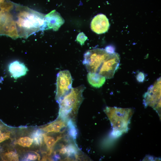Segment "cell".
<instances>
[{"label":"cell","mask_w":161,"mask_h":161,"mask_svg":"<svg viewBox=\"0 0 161 161\" xmlns=\"http://www.w3.org/2000/svg\"><path fill=\"white\" fill-rule=\"evenodd\" d=\"M16 20L20 37L27 38L40 31L47 30L45 15L26 7L18 6Z\"/></svg>","instance_id":"1"},{"label":"cell","mask_w":161,"mask_h":161,"mask_svg":"<svg viewBox=\"0 0 161 161\" xmlns=\"http://www.w3.org/2000/svg\"><path fill=\"white\" fill-rule=\"evenodd\" d=\"M104 112L112 126V134L113 137H118L128 131V125L133 113V109L107 107Z\"/></svg>","instance_id":"2"},{"label":"cell","mask_w":161,"mask_h":161,"mask_svg":"<svg viewBox=\"0 0 161 161\" xmlns=\"http://www.w3.org/2000/svg\"><path fill=\"white\" fill-rule=\"evenodd\" d=\"M85 88L83 85L72 88L69 92L58 101L61 116L76 112L83 100L82 93Z\"/></svg>","instance_id":"3"},{"label":"cell","mask_w":161,"mask_h":161,"mask_svg":"<svg viewBox=\"0 0 161 161\" xmlns=\"http://www.w3.org/2000/svg\"><path fill=\"white\" fill-rule=\"evenodd\" d=\"M111 53L103 49L88 50L84 55L83 64L88 72L98 73L104 62Z\"/></svg>","instance_id":"4"},{"label":"cell","mask_w":161,"mask_h":161,"mask_svg":"<svg viewBox=\"0 0 161 161\" xmlns=\"http://www.w3.org/2000/svg\"><path fill=\"white\" fill-rule=\"evenodd\" d=\"M143 104L145 107H152L159 114L161 108V78L149 87L143 96Z\"/></svg>","instance_id":"5"},{"label":"cell","mask_w":161,"mask_h":161,"mask_svg":"<svg viewBox=\"0 0 161 161\" xmlns=\"http://www.w3.org/2000/svg\"><path fill=\"white\" fill-rule=\"evenodd\" d=\"M72 78L69 71H61L58 73L56 95L58 101L70 92L72 88Z\"/></svg>","instance_id":"6"},{"label":"cell","mask_w":161,"mask_h":161,"mask_svg":"<svg viewBox=\"0 0 161 161\" xmlns=\"http://www.w3.org/2000/svg\"><path fill=\"white\" fill-rule=\"evenodd\" d=\"M120 60L117 53L115 52L111 53L103 64L98 73L106 79L112 78L119 66Z\"/></svg>","instance_id":"7"},{"label":"cell","mask_w":161,"mask_h":161,"mask_svg":"<svg viewBox=\"0 0 161 161\" xmlns=\"http://www.w3.org/2000/svg\"><path fill=\"white\" fill-rule=\"evenodd\" d=\"M110 26L109 20L104 14H98L92 19L90 24L92 30L95 33L102 34L106 32Z\"/></svg>","instance_id":"8"},{"label":"cell","mask_w":161,"mask_h":161,"mask_svg":"<svg viewBox=\"0 0 161 161\" xmlns=\"http://www.w3.org/2000/svg\"><path fill=\"white\" fill-rule=\"evenodd\" d=\"M47 30L52 29L57 31L64 22V21L59 13L54 10L45 16Z\"/></svg>","instance_id":"9"},{"label":"cell","mask_w":161,"mask_h":161,"mask_svg":"<svg viewBox=\"0 0 161 161\" xmlns=\"http://www.w3.org/2000/svg\"><path fill=\"white\" fill-rule=\"evenodd\" d=\"M8 70L11 75L15 78L25 75L28 70L23 63L17 61L9 65Z\"/></svg>","instance_id":"10"},{"label":"cell","mask_w":161,"mask_h":161,"mask_svg":"<svg viewBox=\"0 0 161 161\" xmlns=\"http://www.w3.org/2000/svg\"><path fill=\"white\" fill-rule=\"evenodd\" d=\"M87 78L91 85L95 88H100L104 83L106 78L97 73L88 72Z\"/></svg>","instance_id":"11"},{"label":"cell","mask_w":161,"mask_h":161,"mask_svg":"<svg viewBox=\"0 0 161 161\" xmlns=\"http://www.w3.org/2000/svg\"><path fill=\"white\" fill-rule=\"evenodd\" d=\"M65 124L62 120H58L48 125L42 129L47 132H58L66 126Z\"/></svg>","instance_id":"12"},{"label":"cell","mask_w":161,"mask_h":161,"mask_svg":"<svg viewBox=\"0 0 161 161\" xmlns=\"http://www.w3.org/2000/svg\"><path fill=\"white\" fill-rule=\"evenodd\" d=\"M43 137L45 143L49 149H51L56 142L61 138V137L59 136L57 137L55 140L53 137L51 136H46L43 134Z\"/></svg>","instance_id":"13"},{"label":"cell","mask_w":161,"mask_h":161,"mask_svg":"<svg viewBox=\"0 0 161 161\" xmlns=\"http://www.w3.org/2000/svg\"><path fill=\"white\" fill-rule=\"evenodd\" d=\"M33 142L32 139L27 137H22L19 138L17 142V143L24 147H30Z\"/></svg>","instance_id":"14"},{"label":"cell","mask_w":161,"mask_h":161,"mask_svg":"<svg viewBox=\"0 0 161 161\" xmlns=\"http://www.w3.org/2000/svg\"><path fill=\"white\" fill-rule=\"evenodd\" d=\"M43 134L41 131L37 130L35 131L32 134V137L34 143L37 145H41L42 142Z\"/></svg>","instance_id":"15"},{"label":"cell","mask_w":161,"mask_h":161,"mask_svg":"<svg viewBox=\"0 0 161 161\" xmlns=\"http://www.w3.org/2000/svg\"><path fill=\"white\" fill-rule=\"evenodd\" d=\"M4 156L7 160L11 161L18 160V155L16 153L13 151H11L5 153Z\"/></svg>","instance_id":"16"},{"label":"cell","mask_w":161,"mask_h":161,"mask_svg":"<svg viewBox=\"0 0 161 161\" xmlns=\"http://www.w3.org/2000/svg\"><path fill=\"white\" fill-rule=\"evenodd\" d=\"M87 38L83 32H81L78 35L76 41L78 42L81 45H83L84 44V42Z\"/></svg>","instance_id":"17"},{"label":"cell","mask_w":161,"mask_h":161,"mask_svg":"<svg viewBox=\"0 0 161 161\" xmlns=\"http://www.w3.org/2000/svg\"><path fill=\"white\" fill-rule=\"evenodd\" d=\"M10 136V134L8 132H0V143L8 139Z\"/></svg>","instance_id":"18"},{"label":"cell","mask_w":161,"mask_h":161,"mask_svg":"<svg viewBox=\"0 0 161 161\" xmlns=\"http://www.w3.org/2000/svg\"><path fill=\"white\" fill-rule=\"evenodd\" d=\"M67 153L68 156L71 155L73 154H76V148L72 145H69L66 148Z\"/></svg>","instance_id":"19"},{"label":"cell","mask_w":161,"mask_h":161,"mask_svg":"<svg viewBox=\"0 0 161 161\" xmlns=\"http://www.w3.org/2000/svg\"><path fill=\"white\" fill-rule=\"evenodd\" d=\"M136 78L139 82H143L145 79L144 74L141 72H139L137 75Z\"/></svg>","instance_id":"20"},{"label":"cell","mask_w":161,"mask_h":161,"mask_svg":"<svg viewBox=\"0 0 161 161\" xmlns=\"http://www.w3.org/2000/svg\"><path fill=\"white\" fill-rule=\"evenodd\" d=\"M37 158V157L36 155L29 154L27 157V160H36Z\"/></svg>","instance_id":"21"},{"label":"cell","mask_w":161,"mask_h":161,"mask_svg":"<svg viewBox=\"0 0 161 161\" xmlns=\"http://www.w3.org/2000/svg\"><path fill=\"white\" fill-rule=\"evenodd\" d=\"M105 49L109 53H113L114 52V49L111 47H107L105 48Z\"/></svg>","instance_id":"22"},{"label":"cell","mask_w":161,"mask_h":161,"mask_svg":"<svg viewBox=\"0 0 161 161\" xmlns=\"http://www.w3.org/2000/svg\"><path fill=\"white\" fill-rule=\"evenodd\" d=\"M67 150L66 148L65 147H62L59 150V153L61 154H65L67 153Z\"/></svg>","instance_id":"23"},{"label":"cell","mask_w":161,"mask_h":161,"mask_svg":"<svg viewBox=\"0 0 161 161\" xmlns=\"http://www.w3.org/2000/svg\"><path fill=\"white\" fill-rule=\"evenodd\" d=\"M7 1V0H0V5Z\"/></svg>","instance_id":"24"}]
</instances>
